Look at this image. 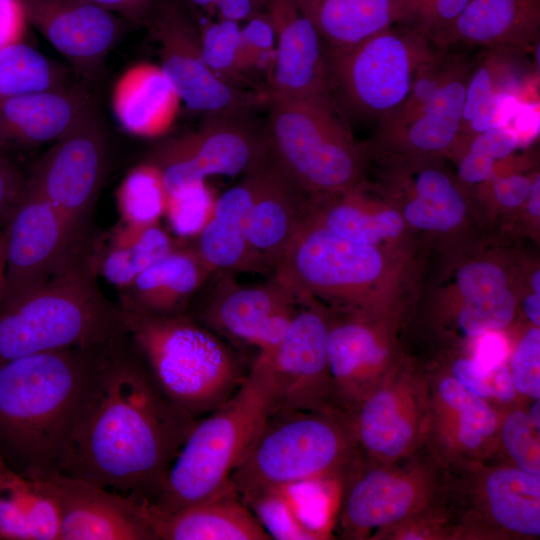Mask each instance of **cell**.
<instances>
[{"mask_svg":"<svg viewBox=\"0 0 540 540\" xmlns=\"http://www.w3.org/2000/svg\"><path fill=\"white\" fill-rule=\"evenodd\" d=\"M356 430L367 449L389 457L399 455L412 437L410 424L399 413L393 394L386 390L366 399L357 418Z\"/></svg>","mask_w":540,"mask_h":540,"instance_id":"cell-36","label":"cell"},{"mask_svg":"<svg viewBox=\"0 0 540 540\" xmlns=\"http://www.w3.org/2000/svg\"><path fill=\"white\" fill-rule=\"evenodd\" d=\"M412 485L403 478L375 470L358 479L344 504L347 526L364 530L402 519L414 501Z\"/></svg>","mask_w":540,"mask_h":540,"instance_id":"cell-33","label":"cell"},{"mask_svg":"<svg viewBox=\"0 0 540 540\" xmlns=\"http://www.w3.org/2000/svg\"><path fill=\"white\" fill-rule=\"evenodd\" d=\"M105 164V131L91 105L40 159L27 183L84 238Z\"/></svg>","mask_w":540,"mask_h":540,"instance_id":"cell-12","label":"cell"},{"mask_svg":"<svg viewBox=\"0 0 540 540\" xmlns=\"http://www.w3.org/2000/svg\"><path fill=\"white\" fill-rule=\"evenodd\" d=\"M26 475L55 504L60 540H153L147 502L56 469Z\"/></svg>","mask_w":540,"mask_h":540,"instance_id":"cell-13","label":"cell"},{"mask_svg":"<svg viewBox=\"0 0 540 540\" xmlns=\"http://www.w3.org/2000/svg\"><path fill=\"white\" fill-rule=\"evenodd\" d=\"M6 229L2 300L45 283L85 248L84 238L28 183L25 197L7 222Z\"/></svg>","mask_w":540,"mask_h":540,"instance_id":"cell-14","label":"cell"},{"mask_svg":"<svg viewBox=\"0 0 540 540\" xmlns=\"http://www.w3.org/2000/svg\"><path fill=\"white\" fill-rule=\"evenodd\" d=\"M168 191L160 169L151 161L133 167L116 192L121 223L145 226L164 216Z\"/></svg>","mask_w":540,"mask_h":540,"instance_id":"cell-38","label":"cell"},{"mask_svg":"<svg viewBox=\"0 0 540 540\" xmlns=\"http://www.w3.org/2000/svg\"><path fill=\"white\" fill-rule=\"evenodd\" d=\"M535 174L500 170L490 181L478 187L487 189L498 206L515 210L524 206Z\"/></svg>","mask_w":540,"mask_h":540,"instance_id":"cell-49","label":"cell"},{"mask_svg":"<svg viewBox=\"0 0 540 540\" xmlns=\"http://www.w3.org/2000/svg\"><path fill=\"white\" fill-rule=\"evenodd\" d=\"M403 196L400 211L406 224L427 232H448L460 226L466 218L467 203L458 205H435L413 196Z\"/></svg>","mask_w":540,"mask_h":540,"instance_id":"cell-45","label":"cell"},{"mask_svg":"<svg viewBox=\"0 0 540 540\" xmlns=\"http://www.w3.org/2000/svg\"><path fill=\"white\" fill-rule=\"evenodd\" d=\"M0 538L60 540L53 501L37 483L0 457Z\"/></svg>","mask_w":540,"mask_h":540,"instance_id":"cell-30","label":"cell"},{"mask_svg":"<svg viewBox=\"0 0 540 540\" xmlns=\"http://www.w3.org/2000/svg\"><path fill=\"white\" fill-rule=\"evenodd\" d=\"M437 48L419 29L403 23L347 50L324 53L337 109L344 118L377 122L406 99L418 68Z\"/></svg>","mask_w":540,"mask_h":540,"instance_id":"cell-8","label":"cell"},{"mask_svg":"<svg viewBox=\"0 0 540 540\" xmlns=\"http://www.w3.org/2000/svg\"><path fill=\"white\" fill-rule=\"evenodd\" d=\"M516 306V296L507 288L495 295L462 303L457 323L463 333L472 337L500 331L512 322Z\"/></svg>","mask_w":540,"mask_h":540,"instance_id":"cell-43","label":"cell"},{"mask_svg":"<svg viewBox=\"0 0 540 540\" xmlns=\"http://www.w3.org/2000/svg\"><path fill=\"white\" fill-rule=\"evenodd\" d=\"M526 212L528 213L529 217L533 220L537 221L540 217V176L539 173L536 172L534 175L531 189L528 195V198L524 204Z\"/></svg>","mask_w":540,"mask_h":540,"instance_id":"cell-57","label":"cell"},{"mask_svg":"<svg viewBox=\"0 0 540 540\" xmlns=\"http://www.w3.org/2000/svg\"><path fill=\"white\" fill-rule=\"evenodd\" d=\"M540 330L532 327L518 342L511 361L515 390L535 400L540 397Z\"/></svg>","mask_w":540,"mask_h":540,"instance_id":"cell-47","label":"cell"},{"mask_svg":"<svg viewBox=\"0 0 540 540\" xmlns=\"http://www.w3.org/2000/svg\"><path fill=\"white\" fill-rule=\"evenodd\" d=\"M389 270L381 246L346 239L303 218L273 274L294 296L366 315Z\"/></svg>","mask_w":540,"mask_h":540,"instance_id":"cell-7","label":"cell"},{"mask_svg":"<svg viewBox=\"0 0 540 540\" xmlns=\"http://www.w3.org/2000/svg\"><path fill=\"white\" fill-rule=\"evenodd\" d=\"M176 248L159 223L145 226L119 223L112 231L98 270L119 289H124L145 269Z\"/></svg>","mask_w":540,"mask_h":540,"instance_id":"cell-32","label":"cell"},{"mask_svg":"<svg viewBox=\"0 0 540 540\" xmlns=\"http://www.w3.org/2000/svg\"><path fill=\"white\" fill-rule=\"evenodd\" d=\"M486 496L494 519L527 536L540 535V474L503 468L486 481Z\"/></svg>","mask_w":540,"mask_h":540,"instance_id":"cell-34","label":"cell"},{"mask_svg":"<svg viewBox=\"0 0 540 540\" xmlns=\"http://www.w3.org/2000/svg\"><path fill=\"white\" fill-rule=\"evenodd\" d=\"M215 271L194 246L176 247L122 289L121 309L149 315L181 314Z\"/></svg>","mask_w":540,"mask_h":540,"instance_id":"cell-26","label":"cell"},{"mask_svg":"<svg viewBox=\"0 0 540 540\" xmlns=\"http://www.w3.org/2000/svg\"><path fill=\"white\" fill-rule=\"evenodd\" d=\"M346 450L343 431L323 410L271 412L230 484L248 505L269 491L318 481Z\"/></svg>","mask_w":540,"mask_h":540,"instance_id":"cell-9","label":"cell"},{"mask_svg":"<svg viewBox=\"0 0 540 540\" xmlns=\"http://www.w3.org/2000/svg\"><path fill=\"white\" fill-rule=\"evenodd\" d=\"M466 84L461 130L454 158L475 135L501 126L504 101L530 74L528 54L513 49L482 50Z\"/></svg>","mask_w":540,"mask_h":540,"instance_id":"cell-24","label":"cell"},{"mask_svg":"<svg viewBox=\"0 0 540 540\" xmlns=\"http://www.w3.org/2000/svg\"><path fill=\"white\" fill-rule=\"evenodd\" d=\"M455 287L462 303L475 301L509 288L508 275L496 262L471 261L458 270Z\"/></svg>","mask_w":540,"mask_h":540,"instance_id":"cell-46","label":"cell"},{"mask_svg":"<svg viewBox=\"0 0 540 540\" xmlns=\"http://www.w3.org/2000/svg\"><path fill=\"white\" fill-rule=\"evenodd\" d=\"M304 219L346 239L377 246L401 236L406 225L400 210L384 207L366 194L363 181L339 193L308 196Z\"/></svg>","mask_w":540,"mask_h":540,"instance_id":"cell-29","label":"cell"},{"mask_svg":"<svg viewBox=\"0 0 540 540\" xmlns=\"http://www.w3.org/2000/svg\"><path fill=\"white\" fill-rule=\"evenodd\" d=\"M241 40L249 74L267 71L269 75L275 59V35L265 11L241 27Z\"/></svg>","mask_w":540,"mask_h":540,"instance_id":"cell-48","label":"cell"},{"mask_svg":"<svg viewBox=\"0 0 540 540\" xmlns=\"http://www.w3.org/2000/svg\"><path fill=\"white\" fill-rule=\"evenodd\" d=\"M539 36L540 0H470L432 43L443 50L477 47L531 53Z\"/></svg>","mask_w":540,"mask_h":540,"instance_id":"cell-19","label":"cell"},{"mask_svg":"<svg viewBox=\"0 0 540 540\" xmlns=\"http://www.w3.org/2000/svg\"><path fill=\"white\" fill-rule=\"evenodd\" d=\"M456 381L471 394L480 397H499L507 386V378L498 367L486 374L478 369L472 359H459L452 366Z\"/></svg>","mask_w":540,"mask_h":540,"instance_id":"cell-50","label":"cell"},{"mask_svg":"<svg viewBox=\"0 0 540 540\" xmlns=\"http://www.w3.org/2000/svg\"><path fill=\"white\" fill-rule=\"evenodd\" d=\"M540 409H539V400H537L531 407L530 409V413L528 414L530 419L532 420V422L534 423V425L536 427L539 428V419H540V413H539Z\"/></svg>","mask_w":540,"mask_h":540,"instance_id":"cell-62","label":"cell"},{"mask_svg":"<svg viewBox=\"0 0 540 540\" xmlns=\"http://www.w3.org/2000/svg\"><path fill=\"white\" fill-rule=\"evenodd\" d=\"M198 27L204 59L215 76L230 86L249 90L239 23L219 19Z\"/></svg>","mask_w":540,"mask_h":540,"instance_id":"cell-39","label":"cell"},{"mask_svg":"<svg viewBox=\"0 0 540 540\" xmlns=\"http://www.w3.org/2000/svg\"><path fill=\"white\" fill-rule=\"evenodd\" d=\"M295 298L296 310L285 339L272 353L255 357L271 379L272 412L322 410L332 381L327 350L330 320L319 302L305 296Z\"/></svg>","mask_w":540,"mask_h":540,"instance_id":"cell-15","label":"cell"},{"mask_svg":"<svg viewBox=\"0 0 540 540\" xmlns=\"http://www.w3.org/2000/svg\"><path fill=\"white\" fill-rule=\"evenodd\" d=\"M260 520L271 538L314 539L300 519L287 488L264 493L247 505Z\"/></svg>","mask_w":540,"mask_h":540,"instance_id":"cell-42","label":"cell"},{"mask_svg":"<svg viewBox=\"0 0 540 540\" xmlns=\"http://www.w3.org/2000/svg\"><path fill=\"white\" fill-rule=\"evenodd\" d=\"M523 310L529 321L536 327L540 325V294L530 292L523 301Z\"/></svg>","mask_w":540,"mask_h":540,"instance_id":"cell-58","label":"cell"},{"mask_svg":"<svg viewBox=\"0 0 540 540\" xmlns=\"http://www.w3.org/2000/svg\"><path fill=\"white\" fill-rule=\"evenodd\" d=\"M529 415L515 411L507 416L502 426L504 446L517 467L525 472L540 474L539 443Z\"/></svg>","mask_w":540,"mask_h":540,"instance_id":"cell-44","label":"cell"},{"mask_svg":"<svg viewBox=\"0 0 540 540\" xmlns=\"http://www.w3.org/2000/svg\"><path fill=\"white\" fill-rule=\"evenodd\" d=\"M92 105L82 86H63L0 99V147L56 141Z\"/></svg>","mask_w":540,"mask_h":540,"instance_id":"cell-22","label":"cell"},{"mask_svg":"<svg viewBox=\"0 0 540 540\" xmlns=\"http://www.w3.org/2000/svg\"><path fill=\"white\" fill-rule=\"evenodd\" d=\"M86 248L45 283L0 303V366L30 355L101 347L124 333Z\"/></svg>","mask_w":540,"mask_h":540,"instance_id":"cell-3","label":"cell"},{"mask_svg":"<svg viewBox=\"0 0 540 540\" xmlns=\"http://www.w3.org/2000/svg\"><path fill=\"white\" fill-rule=\"evenodd\" d=\"M272 409L271 379L255 358L239 389L193 422L150 507L170 513L229 486Z\"/></svg>","mask_w":540,"mask_h":540,"instance_id":"cell-5","label":"cell"},{"mask_svg":"<svg viewBox=\"0 0 540 540\" xmlns=\"http://www.w3.org/2000/svg\"><path fill=\"white\" fill-rule=\"evenodd\" d=\"M101 347L0 366V457L8 464L25 474L58 468L89 398Z\"/></svg>","mask_w":540,"mask_h":540,"instance_id":"cell-2","label":"cell"},{"mask_svg":"<svg viewBox=\"0 0 540 540\" xmlns=\"http://www.w3.org/2000/svg\"><path fill=\"white\" fill-rule=\"evenodd\" d=\"M216 196L205 181L182 185L168 192L164 216L180 238H196L210 219Z\"/></svg>","mask_w":540,"mask_h":540,"instance_id":"cell-40","label":"cell"},{"mask_svg":"<svg viewBox=\"0 0 540 540\" xmlns=\"http://www.w3.org/2000/svg\"><path fill=\"white\" fill-rule=\"evenodd\" d=\"M28 25L23 0H0V49L23 42Z\"/></svg>","mask_w":540,"mask_h":540,"instance_id":"cell-53","label":"cell"},{"mask_svg":"<svg viewBox=\"0 0 540 540\" xmlns=\"http://www.w3.org/2000/svg\"><path fill=\"white\" fill-rule=\"evenodd\" d=\"M296 310V299L268 316L256 330L248 345L257 349V355L272 353L285 339Z\"/></svg>","mask_w":540,"mask_h":540,"instance_id":"cell-51","label":"cell"},{"mask_svg":"<svg viewBox=\"0 0 540 540\" xmlns=\"http://www.w3.org/2000/svg\"><path fill=\"white\" fill-rule=\"evenodd\" d=\"M121 312L124 333L159 390L191 419L221 406L243 383L248 371L237 353L203 324L182 313Z\"/></svg>","mask_w":540,"mask_h":540,"instance_id":"cell-4","label":"cell"},{"mask_svg":"<svg viewBox=\"0 0 540 540\" xmlns=\"http://www.w3.org/2000/svg\"><path fill=\"white\" fill-rule=\"evenodd\" d=\"M7 257V229L6 225L3 230H0V303L4 291L5 269Z\"/></svg>","mask_w":540,"mask_h":540,"instance_id":"cell-59","label":"cell"},{"mask_svg":"<svg viewBox=\"0 0 540 540\" xmlns=\"http://www.w3.org/2000/svg\"><path fill=\"white\" fill-rule=\"evenodd\" d=\"M118 14L124 20L145 23L156 0H87Z\"/></svg>","mask_w":540,"mask_h":540,"instance_id":"cell-55","label":"cell"},{"mask_svg":"<svg viewBox=\"0 0 540 540\" xmlns=\"http://www.w3.org/2000/svg\"><path fill=\"white\" fill-rule=\"evenodd\" d=\"M1 539V538H0Z\"/></svg>","mask_w":540,"mask_h":540,"instance_id":"cell-64","label":"cell"},{"mask_svg":"<svg viewBox=\"0 0 540 540\" xmlns=\"http://www.w3.org/2000/svg\"><path fill=\"white\" fill-rule=\"evenodd\" d=\"M212 9L219 19L239 23L264 12V0H217Z\"/></svg>","mask_w":540,"mask_h":540,"instance_id":"cell-56","label":"cell"},{"mask_svg":"<svg viewBox=\"0 0 540 540\" xmlns=\"http://www.w3.org/2000/svg\"><path fill=\"white\" fill-rule=\"evenodd\" d=\"M473 362L483 373L489 374L504 364L508 344L499 331H487L477 336Z\"/></svg>","mask_w":540,"mask_h":540,"instance_id":"cell-54","label":"cell"},{"mask_svg":"<svg viewBox=\"0 0 540 540\" xmlns=\"http://www.w3.org/2000/svg\"><path fill=\"white\" fill-rule=\"evenodd\" d=\"M101 347L92 389L56 470L152 504L195 420L123 343Z\"/></svg>","mask_w":540,"mask_h":540,"instance_id":"cell-1","label":"cell"},{"mask_svg":"<svg viewBox=\"0 0 540 540\" xmlns=\"http://www.w3.org/2000/svg\"><path fill=\"white\" fill-rule=\"evenodd\" d=\"M442 400L459 416V439L467 448L478 447L497 426L493 410L482 400L464 389L455 378H444L439 385Z\"/></svg>","mask_w":540,"mask_h":540,"instance_id":"cell-41","label":"cell"},{"mask_svg":"<svg viewBox=\"0 0 540 540\" xmlns=\"http://www.w3.org/2000/svg\"><path fill=\"white\" fill-rule=\"evenodd\" d=\"M268 156L265 124L239 112L206 116L196 131L157 145L148 160L160 169L170 192L214 175H244Z\"/></svg>","mask_w":540,"mask_h":540,"instance_id":"cell-10","label":"cell"},{"mask_svg":"<svg viewBox=\"0 0 540 540\" xmlns=\"http://www.w3.org/2000/svg\"><path fill=\"white\" fill-rule=\"evenodd\" d=\"M145 24L158 45L161 68L187 108L211 116L266 106V93L236 88L215 76L203 56L199 27L180 0H156Z\"/></svg>","mask_w":540,"mask_h":540,"instance_id":"cell-11","label":"cell"},{"mask_svg":"<svg viewBox=\"0 0 540 540\" xmlns=\"http://www.w3.org/2000/svg\"><path fill=\"white\" fill-rule=\"evenodd\" d=\"M264 11L275 35V59L266 93L337 109L324 48L311 21L294 0H264Z\"/></svg>","mask_w":540,"mask_h":540,"instance_id":"cell-16","label":"cell"},{"mask_svg":"<svg viewBox=\"0 0 540 540\" xmlns=\"http://www.w3.org/2000/svg\"><path fill=\"white\" fill-rule=\"evenodd\" d=\"M530 288L531 291L540 294V271L539 269L534 270L530 276Z\"/></svg>","mask_w":540,"mask_h":540,"instance_id":"cell-60","label":"cell"},{"mask_svg":"<svg viewBox=\"0 0 540 540\" xmlns=\"http://www.w3.org/2000/svg\"><path fill=\"white\" fill-rule=\"evenodd\" d=\"M153 540H269L254 512L231 484L219 493L170 513L148 504Z\"/></svg>","mask_w":540,"mask_h":540,"instance_id":"cell-21","label":"cell"},{"mask_svg":"<svg viewBox=\"0 0 540 540\" xmlns=\"http://www.w3.org/2000/svg\"><path fill=\"white\" fill-rule=\"evenodd\" d=\"M27 192V181L0 150V222H7Z\"/></svg>","mask_w":540,"mask_h":540,"instance_id":"cell-52","label":"cell"},{"mask_svg":"<svg viewBox=\"0 0 540 540\" xmlns=\"http://www.w3.org/2000/svg\"><path fill=\"white\" fill-rule=\"evenodd\" d=\"M311 21L324 53L347 50L396 24L411 23L407 0H294Z\"/></svg>","mask_w":540,"mask_h":540,"instance_id":"cell-28","label":"cell"},{"mask_svg":"<svg viewBox=\"0 0 540 540\" xmlns=\"http://www.w3.org/2000/svg\"><path fill=\"white\" fill-rule=\"evenodd\" d=\"M66 85L65 70L29 45L0 49V99Z\"/></svg>","mask_w":540,"mask_h":540,"instance_id":"cell-35","label":"cell"},{"mask_svg":"<svg viewBox=\"0 0 540 540\" xmlns=\"http://www.w3.org/2000/svg\"><path fill=\"white\" fill-rule=\"evenodd\" d=\"M191 5L204 10H212L217 0H188Z\"/></svg>","mask_w":540,"mask_h":540,"instance_id":"cell-61","label":"cell"},{"mask_svg":"<svg viewBox=\"0 0 540 540\" xmlns=\"http://www.w3.org/2000/svg\"><path fill=\"white\" fill-rule=\"evenodd\" d=\"M473 61L460 54L424 105L408 117L377 126L374 149L408 157L452 158L459 142L466 84Z\"/></svg>","mask_w":540,"mask_h":540,"instance_id":"cell-18","label":"cell"},{"mask_svg":"<svg viewBox=\"0 0 540 540\" xmlns=\"http://www.w3.org/2000/svg\"><path fill=\"white\" fill-rule=\"evenodd\" d=\"M215 277L200 322L219 336L246 344L268 316L296 299L274 274L258 285H241L229 272H215Z\"/></svg>","mask_w":540,"mask_h":540,"instance_id":"cell-27","label":"cell"},{"mask_svg":"<svg viewBox=\"0 0 540 540\" xmlns=\"http://www.w3.org/2000/svg\"><path fill=\"white\" fill-rule=\"evenodd\" d=\"M269 155L310 197L345 191L363 181L365 149L335 108L267 94Z\"/></svg>","mask_w":540,"mask_h":540,"instance_id":"cell-6","label":"cell"},{"mask_svg":"<svg viewBox=\"0 0 540 540\" xmlns=\"http://www.w3.org/2000/svg\"><path fill=\"white\" fill-rule=\"evenodd\" d=\"M340 322L329 321L328 364L332 381L354 397L361 383L386 355L377 334L364 314H352Z\"/></svg>","mask_w":540,"mask_h":540,"instance_id":"cell-31","label":"cell"},{"mask_svg":"<svg viewBox=\"0 0 540 540\" xmlns=\"http://www.w3.org/2000/svg\"><path fill=\"white\" fill-rule=\"evenodd\" d=\"M111 102L115 117L126 132L157 138L174 125L182 100L160 65L141 62L120 75Z\"/></svg>","mask_w":540,"mask_h":540,"instance_id":"cell-25","label":"cell"},{"mask_svg":"<svg viewBox=\"0 0 540 540\" xmlns=\"http://www.w3.org/2000/svg\"><path fill=\"white\" fill-rule=\"evenodd\" d=\"M264 162L216 198L210 219L196 237L194 248L215 272L269 271L248 239L249 213Z\"/></svg>","mask_w":540,"mask_h":540,"instance_id":"cell-20","label":"cell"},{"mask_svg":"<svg viewBox=\"0 0 540 540\" xmlns=\"http://www.w3.org/2000/svg\"><path fill=\"white\" fill-rule=\"evenodd\" d=\"M23 1L29 24L83 77H96L122 33L123 21L87 0Z\"/></svg>","mask_w":540,"mask_h":540,"instance_id":"cell-17","label":"cell"},{"mask_svg":"<svg viewBox=\"0 0 540 540\" xmlns=\"http://www.w3.org/2000/svg\"><path fill=\"white\" fill-rule=\"evenodd\" d=\"M307 195L268 156L250 209L248 239L254 253L274 271L301 224Z\"/></svg>","mask_w":540,"mask_h":540,"instance_id":"cell-23","label":"cell"},{"mask_svg":"<svg viewBox=\"0 0 540 540\" xmlns=\"http://www.w3.org/2000/svg\"><path fill=\"white\" fill-rule=\"evenodd\" d=\"M521 142L519 132L506 124L473 136L454 158L458 181L464 188L490 181Z\"/></svg>","mask_w":540,"mask_h":540,"instance_id":"cell-37","label":"cell"},{"mask_svg":"<svg viewBox=\"0 0 540 540\" xmlns=\"http://www.w3.org/2000/svg\"><path fill=\"white\" fill-rule=\"evenodd\" d=\"M418 0H407L408 4H409V7H410V10H411V5L414 4L415 2H417Z\"/></svg>","mask_w":540,"mask_h":540,"instance_id":"cell-63","label":"cell"}]
</instances>
